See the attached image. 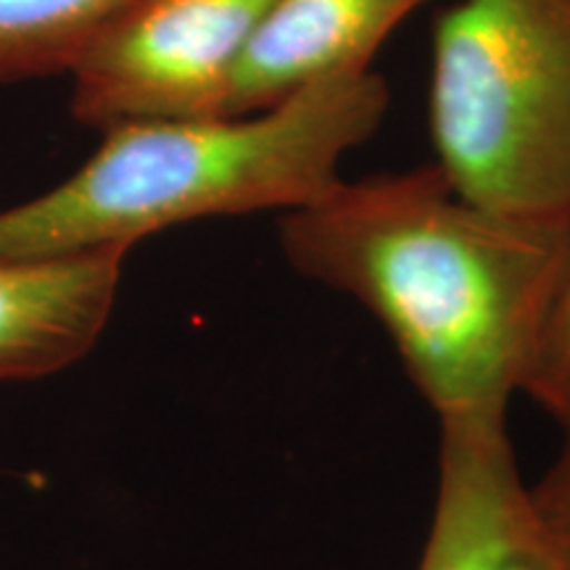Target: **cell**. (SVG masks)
<instances>
[{
  "label": "cell",
  "instance_id": "3957f363",
  "mask_svg": "<svg viewBox=\"0 0 570 570\" xmlns=\"http://www.w3.org/2000/svg\"><path fill=\"white\" fill-rule=\"evenodd\" d=\"M428 122L468 202L570 217V0H454L433 27Z\"/></svg>",
  "mask_w": 570,
  "mask_h": 570
},
{
  "label": "cell",
  "instance_id": "ba28073f",
  "mask_svg": "<svg viewBox=\"0 0 570 570\" xmlns=\"http://www.w3.org/2000/svg\"><path fill=\"white\" fill-rule=\"evenodd\" d=\"M135 0H0V82L69 75Z\"/></svg>",
  "mask_w": 570,
  "mask_h": 570
},
{
  "label": "cell",
  "instance_id": "9c48e42d",
  "mask_svg": "<svg viewBox=\"0 0 570 570\" xmlns=\"http://www.w3.org/2000/svg\"><path fill=\"white\" fill-rule=\"evenodd\" d=\"M520 394L533 399L560 428L570 425V248L541 317Z\"/></svg>",
  "mask_w": 570,
  "mask_h": 570
},
{
  "label": "cell",
  "instance_id": "6da1fadb",
  "mask_svg": "<svg viewBox=\"0 0 570 570\" xmlns=\"http://www.w3.org/2000/svg\"><path fill=\"white\" fill-rule=\"evenodd\" d=\"M296 275L375 317L439 423L508 417L566 265L568 219L491 212L436 164L341 180L281 214Z\"/></svg>",
  "mask_w": 570,
  "mask_h": 570
},
{
  "label": "cell",
  "instance_id": "5b68a950",
  "mask_svg": "<svg viewBox=\"0 0 570 570\" xmlns=\"http://www.w3.org/2000/svg\"><path fill=\"white\" fill-rule=\"evenodd\" d=\"M439 428L436 502L415 570H558L533 523L508 417Z\"/></svg>",
  "mask_w": 570,
  "mask_h": 570
},
{
  "label": "cell",
  "instance_id": "277c9868",
  "mask_svg": "<svg viewBox=\"0 0 570 570\" xmlns=\"http://www.w3.org/2000/svg\"><path fill=\"white\" fill-rule=\"evenodd\" d=\"M275 0H135L69 71L71 117L92 130L223 117L233 75Z\"/></svg>",
  "mask_w": 570,
  "mask_h": 570
},
{
  "label": "cell",
  "instance_id": "7a4b0ae2",
  "mask_svg": "<svg viewBox=\"0 0 570 570\" xmlns=\"http://www.w3.org/2000/svg\"><path fill=\"white\" fill-rule=\"evenodd\" d=\"M389 106V82L367 69L248 114L109 127L67 180L0 209V256L132 248L198 219L296 212L344 180Z\"/></svg>",
  "mask_w": 570,
  "mask_h": 570
},
{
  "label": "cell",
  "instance_id": "8fae6325",
  "mask_svg": "<svg viewBox=\"0 0 570 570\" xmlns=\"http://www.w3.org/2000/svg\"><path fill=\"white\" fill-rule=\"evenodd\" d=\"M558 570H560V568H558Z\"/></svg>",
  "mask_w": 570,
  "mask_h": 570
},
{
  "label": "cell",
  "instance_id": "30bf717a",
  "mask_svg": "<svg viewBox=\"0 0 570 570\" xmlns=\"http://www.w3.org/2000/svg\"><path fill=\"white\" fill-rule=\"evenodd\" d=\"M562 446L544 475L529 487L533 523L560 570H570V425H562Z\"/></svg>",
  "mask_w": 570,
  "mask_h": 570
},
{
  "label": "cell",
  "instance_id": "52a82bcc",
  "mask_svg": "<svg viewBox=\"0 0 570 570\" xmlns=\"http://www.w3.org/2000/svg\"><path fill=\"white\" fill-rule=\"evenodd\" d=\"M425 3L431 0H275L235 69L223 117L367 71L391 32Z\"/></svg>",
  "mask_w": 570,
  "mask_h": 570
},
{
  "label": "cell",
  "instance_id": "8992f818",
  "mask_svg": "<svg viewBox=\"0 0 570 570\" xmlns=\"http://www.w3.org/2000/svg\"><path fill=\"white\" fill-rule=\"evenodd\" d=\"M130 252L0 256V383L56 375L92 352L111 320Z\"/></svg>",
  "mask_w": 570,
  "mask_h": 570
}]
</instances>
